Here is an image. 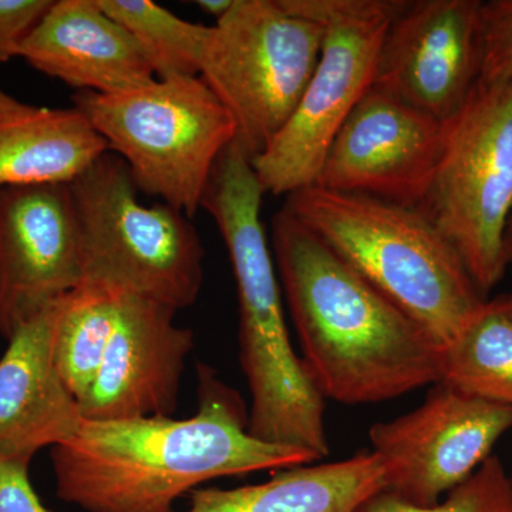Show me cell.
<instances>
[{
    "label": "cell",
    "instance_id": "cell-1",
    "mask_svg": "<svg viewBox=\"0 0 512 512\" xmlns=\"http://www.w3.org/2000/svg\"><path fill=\"white\" fill-rule=\"evenodd\" d=\"M198 377L190 419H84L52 448L60 500L87 512H174L178 498L208 481L319 463L309 451L256 439L241 396L210 367L198 366Z\"/></svg>",
    "mask_w": 512,
    "mask_h": 512
},
{
    "label": "cell",
    "instance_id": "cell-2",
    "mask_svg": "<svg viewBox=\"0 0 512 512\" xmlns=\"http://www.w3.org/2000/svg\"><path fill=\"white\" fill-rule=\"evenodd\" d=\"M271 234L302 360L325 399L380 403L440 382L443 349L419 322L284 207Z\"/></svg>",
    "mask_w": 512,
    "mask_h": 512
},
{
    "label": "cell",
    "instance_id": "cell-3",
    "mask_svg": "<svg viewBox=\"0 0 512 512\" xmlns=\"http://www.w3.org/2000/svg\"><path fill=\"white\" fill-rule=\"evenodd\" d=\"M264 194L251 158L234 140L218 157L201 201L220 229L237 282L239 362L251 392L248 430L322 461L329 454L325 397L293 350L261 218Z\"/></svg>",
    "mask_w": 512,
    "mask_h": 512
},
{
    "label": "cell",
    "instance_id": "cell-4",
    "mask_svg": "<svg viewBox=\"0 0 512 512\" xmlns=\"http://www.w3.org/2000/svg\"><path fill=\"white\" fill-rule=\"evenodd\" d=\"M284 208L443 350L484 305L456 249L417 208L318 185L288 195Z\"/></svg>",
    "mask_w": 512,
    "mask_h": 512
},
{
    "label": "cell",
    "instance_id": "cell-5",
    "mask_svg": "<svg viewBox=\"0 0 512 512\" xmlns=\"http://www.w3.org/2000/svg\"><path fill=\"white\" fill-rule=\"evenodd\" d=\"M72 100L123 158L138 191L190 218L218 157L237 138L231 113L200 76L124 93L76 92Z\"/></svg>",
    "mask_w": 512,
    "mask_h": 512
},
{
    "label": "cell",
    "instance_id": "cell-6",
    "mask_svg": "<svg viewBox=\"0 0 512 512\" xmlns=\"http://www.w3.org/2000/svg\"><path fill=\"white\" fill-rule=\"evenodd\" d=\"M70 188L84 281L140 293L175 311L194 305L204 284L205 251L190 217L164 202L144 205L130 168L111 151Z\"/></svg>",
    "mask_w": 512,
    "mask_h": 512
},
{
    "label": "cell",
    "instance_id": "cell-7",
    "mask_svg": "<svg viewBox=\"0 0 512 512\" xmlns=\"http://www.w3.org/2000/svg\"><path fill=\"white\" fill-rule=\"evenodd\" d=\"M429 190L417 210L456 249L483 298L508 269L512 214V79L478 82L453 119Z\"/></svg>",
    "mask_w": 512,
    "mask_h": 512
},
{
    "label": "cell",
    "instance_id": "cell-8",
    "mask_svg": "<svg viewBox=\"0 0 512 512\" xmlns=\"http://www.w3.org/2000/svg\"><path fill=\"white\" fill-rule=\"evenodd\" d=\"M319 23L322 50L298 107L264 153L252 160L265 192L313 187L333 138L375 83L384 35L403 0H281Z\"/></svg>",
    "mask_w": 512,
    "mask_h": 512
},
{
    "label": "cell",
    "instance_id": "cell-9",
    "mask_svg": "<svg viewBox=\"0 0 512 512\" xmlns=\"http://www.w3.org/2000/svg\"><path fill=\"white\" fill-rule=\"evenodd\" d=\"M319 23L281 0H235L210 26L200 77L227 107L239 146L264 153L298 107L322 50Z\"/></svg>",
    "mask_w": 512,
    "mask_h": 512
},
{
    "label": "cell",
    "instance_id": "cell-10",
    "mask_svg": "<svg viewBox=\"0 0 512 512\" xmlns=\"http://www.w3.org/2000/svg\"><path fill=\"white\" fill-rule=\"evenodd\" d=\"M511 429L512 407L439 382L413 412L373 424L370 451L383 468L386 493L431 507L473 476Z\"/></svg>",
    "mask_w": 512,
    "mask_h": 512
},
{
    "label": "cell",
    "instance_id": "cell-11",
    "mask_svg": "<svg viewBox=\"0 0 512 512\" xmlns=\"http://www.w3.org/2000/svg\"><path fill=\"white\" fill-rule=\"evenodd\" d=\"M481 0H403L384 35L373 87L446 121L480 80Z\"/></svg>",
    "mask_w": 512,
    "mask_h": 512
},
{
    "label": "cell",
    "instance_id": "cell-12",
    "mask_svg": "<svg viewBox=\"0 0 512 512\" xmlns=\"http://www.w3.org/2000/svg\"><path fill=\"white\" fill-rule=\"evenodd\" d=\"M83 281L70 184L0 188V336L9 340Z\"/></svg>",
    "mask_w": 512,
    "mask_h": 512
},
{
    "label": "cell",
    "instance_id": "cell-13",
    "mask_svg": "<svg viewBox=\"0 0 512 512\" xmlns=\"http://www.w3.org/2000/svg\"><path fill=\"white\" fill-rule=\"evenodd\" d=\"M446 127L372 87L333 138L316 185L417 208L436 173Z\"/></svg>",
    "mask_w": 512,
    "mask_h": 512
},
{
    "label": "cell",
    "instance_id": "cell-14",
    "mask_svg": "<svg viewBox=\"0 0 512 512\" xmlns=\"http://www.w3.org/2000/svg\"><path fill=\"white\" fill-rule=\"evenodd\" d=\"M171 306L120 289L116 325L99 373L80 407L87 420L168 416L177 410L194 332Z\"/></svg>",
    "mask_w": 512,
    "mask_h": 512
},
{
    "label": "cell",
    "instance_id": "cell-15",
    "mask_svg": "<svg viewBox=\"0 0 512 512\" xmlns=\"http://www.w3.org/2000/svg\"><path fill=\"white\" fill-rule=\"evenodd\" d=\"M60 301L20 326L0 357V460L30 464L82 426V407L55 362Z\"/></svg>",
    "mask_w": 512,
    "mask_h": 512
},
{
    "label": "cell",
    "instance_id": "cell-16",
    "mask_svg": "<svg viewBox=\"0 0 512 512\" xmlns=\"http://www.w3.org/2000/svg\"><path fill=\"white\" fill-rule=\"evenodd\" d=\"M19 57L77 92H131L157 80L143 47L99 0H53Z\"/></svg>",
    "mask_w": 512,
    "mask_h": 512
},
{
    "label": "cell",
    "instance_id": "cell-17",
    "mask_svg": "<svg viewBox=\"0 0 512 512\" xmlns=\"http://www.w3.org/2000/svg\"><path fill=\"white\" fill-rule=\"evenodd\" d=\"M107 151L83 111L25 103L0 86V188L73 183Z\"/></svg>",
    "mask_w": 512,
    "mask_h": 512
},
{
    "label": "cell",
    "instance_id": "cell-18",
    "mask_svg": "<svg viewBox=\"0 0 512 512\" xmlns=\"http://www.w3.org/2000/svg\"><path fill=\"white\" fill-rule=\"evenodd\" d=\"M382 491L379 458L360 451L335 463L284 468L264 483L197 488L185 512H359Z\"/></svg>",
    "mask_w": 512,
    "mask_h": 512
},
{
    "label": "cell",
    "instance_id": "cell-19",
    "mask_svg": "<svg viewBox=\"0 0 512 512\" xmlns=\"http://www.w3.org/2000/svg\"><path fill=\"white\" fill-rule=\"evenodd\" d=\"M441 383L512 407V313L507 296L485 301L441 356Z\"/></svg>",
    "mask_w": 512,
    "mask_h": 512
},
{
    "label": "cell",
    "instance_id": "cell-20",
    "mask_svg": "<svg viewBox=\"0 0 512 512\" xmlns=\"http://www.w3.org/2000/svg\"><path fill=\"white\" fill-rule=\"evenodd\" d=\"M120 289L104 282L84 281L60 301L55 362L79 404L92 389L109 348Z\"/></svg>",
    "mask_w": 512,
    "mask_h": 512
},
{
    "label": "cell",
    "instance_id": "cell-21",
    "mask_svg": "<svg viewBox=\"0 0 512 512\" xmlns=\"http://www.w3.org/2000/svg\"><path fill=\"white\" fill-rule=\"evenodd\" d=\"M140 43L158 80L198 77L210 26L178 18L151 0H99Z\"/></svg>",
    "mask_w": 512,
    "mask_h": 512
},
{
    "label": "cell",
    "instance_id": "cell-22",
    "mask_svg": "<svg viewBox=\"0 0 512 512\" xmlns=\"http://www.w3.org/2000/svg\"><path fill=\"white\" fill-rule=\"evenodd\" d=\"M359 512H512V478L497 456H490L473 476L448 493L444 503L419 507L382 491Z\"/></svg>",
    "mask_w": 512,
    "mask_h": 512
},
{
    "label": "cell",
    "instance_id": "cell-23",
    "mask_svg": "<svg viewBox=\"0 0 512 512\" xmlns=\"http://www.w3.org/2000/svg\"><path fill=\"white\" fill-rule=\"evenodd\" d=\"M512 79V0H488L481 5V72L478 82Z\"/></svg>",
    "mask_w": 512,
    "mask_h": 512
},
{
    "label": "cell",
    "instance_id": "cell-24",
    "mask_svg": "<svg viewBox=\"0 0 512 512\" xmlns=\"http://www.w3.org/2000/svg\"><path fill=\"white\" fill-rule=\"evenodd\" d=\"M53 0H0V64L19 50Z\"/></svg>",
    "mask_w": 512,
    "mask_h": 512
},
{
    "label": "cell",
    "instance_id": "cell-25",
    "mask_svg": "<svg viewBox=\"0 0 512 512\" xmlns=\"http://www.w3.org/2000/svg\"><path fill=\"white\" fill-rule=\"evenodd\" d=\"M29 463L0 460V512H50L29 476Z\"/></svg>",
    "mask_w": 512,
    "mask_h": 512
},
{
    "label": "cell",
    "instance_id": "cell-26",
    "mask_svg": "<svg viewBox=\"0 0 512 512\" xmlns=\"http://www.w3.org/2000/svg\"><path fill=\"white\" fill-rule=\"evenodd\" d=\"M235 0H197L194 5L200 8L202 12L212 16L215 22L228 15L229 10L234 6Z\"/></svg>",
    "mask_w": 512,
    "mask_h": 512
},
{
    "label": "cell",
    "instance_id": "cell-27",
    "mask_svg": "<svg viewBox=\"0 0 512 512\" xmlns=\"http://www.w3.org/2000/svg\"><path fill=\"white\" fill-rule=\"evenodd\" d=\"M505 256H507L508 266H512V214L508 221L507 231H505Z\"/></svg>",
    "mask_w": 512,
    "mask_h": 512
},
{
    "label": "cell",
    "instance_id": "cell-28",
    "mask_svg": "<svg viewBox=\"0 0 512 512\" xmlns=\"http://www.w3.org/2000/svg\"><path fill=\"white\" fill-rule=\"evenodd\" d=\"M508 306H510L511 313H512V292L510 295L507 296Z\"/></svg>",
    "mask_w": 512,
    "mask_h": 512
}]
</instances>
